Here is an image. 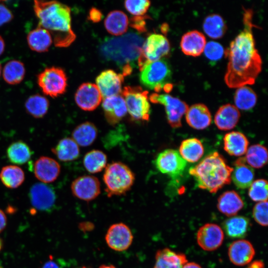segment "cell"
Returning a JSON list of instances; mask_svg holds the SVG:
<instances>
[{"instance_id": "10", "label": "cell", "mask_w": 268, "mask_h": 268, "mask_svg": "<svg viewBox=\"0 0 268 268\" xmlns=\"http://www.w3.org/2000/svg\"><path fill=\"white\" fill-rule=\"evenodd\" d=\"M150 101L165 107L169 124L173 128L182 126L181 119L189 108L186 102L167 94L153 93L149 96Z\"/></svg>"}, {"instance_id": "33", "label": "cell", "mask_w": 268, "mask_h": 268, "mask_svg": "<svg viewBox=\"0 0 268 268\" xmlns=\"http://www.w3.org/2000/svg\"><path fill=\"white\" fill-rule=\"evenodd\" d=\"M250 226L247 217L237 216L226 220L223 228L227 235L232 238H243L246 235Z\"/></svg>"}, {"instance_id": "37", "label": "cell", "mask_w": 268, "mask_h": 268, "mask_svg": "<svg viewBox=\"0 0 268 268\" xmlns=\"http://www.w3.org/2000/svg\"><path fill=\"white\" fill-rule=\"evenodd\" d=\"M27 112L35 118H41L47 113L49 101L47 98L39 94L29 96L25 101Z\"/></svg>"}, {"instance_id": "54", "label": "cell", "mask_w": 268, "mask_h": 268, "mask_svg": "<svg viewBox=\"0 0 268 268\" xmlns=\"http://www.w3.org/2000/svg\"><path fill=\"white\" fill-rule=\"evenodd\" d=\"M2 248V241L1 239L0 238V251L1 250Z\"/></svg>"}, {"instance_id": "21", "label": "cell", "mask_w": 268, "mask_h": 268, "mask_svg": "<svg viewBox=\"0 0 268 268\" xmlns=\"http://www.w3.org/2000/svg\"><path fill=\"white\" fill-rule=\"evenodd\" d=\"M206 43L204 35L201 32L194 30L187 32L182 36L180 46L185 55L197 57L203 52Z\"/></svg>"}, {"instance_id": "45", "label": "cell", "mask_w": 268, "mask_h": 268, "mask_svg": "<svg viewBox=\"0 0 268 268\" xmlns=\"http://www.w3.org/2000/svg\"><path fill=\"white\" fill-rule=\"evenodd\" d=\"M203 51L205 56L211 61L220 59L224 53L222 45L215 41H209L206 43Z\"/></svg>"}, {"instance_id": "28", "label": "cell", "mask_w": 268, "mask_h": 268, "mask_svg": "<svg viewBox=\"0 0 268 268\" xmlns=\"http://www.w3.org/2000/svg\"><path fill=\"white\" fill-rule=\"evenodd\" d=\"M217 206L222 213L231 216L236 214L243 208L244 203L238 193L229 191L220 196Z\"/></svg>"}, {"instance_id": "51", "label": "cell", "mask_w": 268, "mask_h": 268, "mask_svg": "<svg viewBox=\"0 0 268 268\" xmlns=\"http://www.w3.org/2000/svg\"><path fill=\"white\" fill-rule=\"evenodd\" d=\"M182 268H201L198 264L194 263H187Z\"/></svg>"}, {"instance_id": "2", "label": "cell", "mask_w": 268, "mask_h": 268, "mask_svg": "<svg viewBox=\"0 0 268 268\" xmlns=\"http://www.w3.org/2000/svg\"><path fill=\"white\" fill-rule=\"evenodd\" d=\"M34 10L38 26L51 35L56 47H67L75 40L71 29L70 8L57 1L34 0Z\"/></svg>"}, {"instance_id": "15", "label": "cell", "mask_w": 268, "mask_h": 268, "mask_svg": "<svg viewBox=\"0 0 268 268\" xmlns=\"http://www.w3.org/2000/svg\"><path fill=\"white\" fill-rule=\"evenodd\" d=\"M102 98L97 85L91 83H84L80 85L74 97L77 106L87 111L95 110L101 103Z\"/></svg>"}, {"instance_id": "30", "label": "cell", "mask_w": 268, "mask_h": 268, "mask_svg": "<svg viewBox=\"0 0 268 268\" xmlns=\"http://www.w3.org/2000/svg\"><path fill=\"white\" fill-rule=\"evenodd\" d=\"M97 136V129L94 124L89 122L77 126L72 133V138L79 146L86 147L95 141Z\"/></svg>"}, {"instance_id": "13", "label": "cell", "mask_w": 268, "mask_h": 268, "mask_svg": "<svg viewBox=\"0 0 268 268\" xmlns=\"http://www.w3.org/2000/svg\"><path fill=\"white\" fill-rule=\"evenodd\" d=\"M29 196L32 205L40 211H50L56 201V195L53 188L44 183L33 185L30 189Z\"/></svg>"}, {"instance_id": "36", "label": "cell", "mask_w": 268, "mask_h": 268, "mask_svg": "<svg viewBox=\"0 0 268 268\" xmlns=\"http://www.w3.org/2000/svg\"><path fill=\"white\" fill-rule=\"evenodd\" d=\"M0 179L6 187L15 189L23 183L25 174L20 167L15 165H7L1 169Z\"/></svg>"}, {"instance_id": "20", "label": "cell", "mask_w": 268, "mask_h": 268, "mask_svg": "<svg viewBox=\"0 0 268 268\" xmlns=\"http://www.w3.org/2000/svg\"><path fill=\"white\" fill-rule=\"evenodd\" d=\"M255 254L253 245L246 240L234 241L228 249V256L230 261L239 266H244L251 262Z\"/></svg>"}, {"instance_id": "43", "label": "cell", "mask_w": 268, "mask_h": 268, "mask_svg": "<svg viewBox=\"0 0 268 268\" xmlns=\"http://www.w3.org/2000/svg\"><path fill=\"white\" fill-rule=\"evenodd\" d=\"M150 2L146 0H126L125 6L127 10L134 15L140 16L144 14L148 9Z\"/></svg>"}, {"instance_id": "11", "label": "cell", "mask_w": 268, "mask_h": 268, "mask_svg": "<svg viewBox=\"0 0 268 268\" xmlns=\"http://www.w3.org/2000/svg\"><path fill=\"white\" fill-rule=\"evenodd\" d=\"M155 164L160 172L175 178L183 173L187 162L177 150L167 149L158 154Z\"/></svg>"}, {"instance_id": "7", "label": "cell", "mask_w": 268, "mask_h": 268, "mask_svg": "<svg viewBox=\"0 0 268 268\" xmlns=\"http://www.w3.org/2000/svg\"><path fill=\"white\" fill-rule=\"evenodd\" d=\"M127 112L136 121H148L150 114V106L147 91L140 87L126 86L122 91Z\"/></svg>"}, {"instance_id": "50", "label": "cell", "mask_w": 268, "mask_h": 268, "mask_svg": "<svg viewBox=\"0 0 268 268\" xmlns=\"http://www.w3.org/2000/svg\"><path fill=\"white\" fill-rule=\"evenodd\" d=\"M41 268H61L57 262L52 259L46 262L42 266Z\"/></svg>"}, {"instance_id": "55", "label": "cell", "mask_w": 268, "mask_h": 268, "mask_svg": "<svg viewBox=\"0 0 268 268\" xmlns=\"http://www.w3.org/2000/svg\"><path fill=\"white\" fill-rule=\"evenodd\" d=\"M1 64L0 63V75H1Z\"/></svg>"}, {"instance_id": "32", "label": "cell", "mask_w": 268, "mask_h": 268, "mask_svg": "<svg viewBox=\"0 0 268 268\" xmlns=\"http://www.w3.org/2000/svg\"><path fill=\"white\" fill-rule=\"evenodd\" d=\"M179 153L187 162H197L203 155V146L201 141L196 138H190L183 140L179 148Z\"/></svg>"}, {"instance_id": "25", "label": "cell", "mask_w": 268, "mask_h": 268, "mask_svg": "<svg viewBox=\"0 0 268 268\" xmlns=\"http://www.w3.org/2000/svg\"><path fill=\"white\" fill-rule=\"evenodd\" d=\"M187 262L185 255L164 248L157 252L153 268H182Z\"/></svg>"}, {"instance_id": "52", "label": "cell", "mask_w": 268, "mask_h": 268, "mask_svg": "<svg viewBox=\"0 0 268 268\" xmlns=\"http://www.w3.org/2000/svg\"><path fill=\"white\" fill-rule=\"evenodd\" d=\"M5 49V43L2 37L0 35V56L3 53Z\"/></svg>"}, {"instance_id": "46", "label": "cell", "mask_w": 268, "mask_h": 268, "mask_svg": "<svg viewBox=\"0 0 268 268\" xmlns=\"http://www.w3.org/2000/svg\"><path fill=\"white\" fill-rule=\"evenodd\" d=\"M13 18L12 12L3 3H0V27L8 23Z\"/></svg>"}, {"instance_id": "8", "label": "cell", "mask_w": 268, "mask_h": 268, "mask_svg": "<svg viewBox=\"0 0 268 268\" xmlns=\"http://www.w3.org/2000/svg\"><path fill=\"white\" fill-rule=\"evenodd\" d=\"M67 78L60 67H52L45 68L37 76V83L45 95L52 98L63 94L67 87Z\"/></svg>"}, {"instance_id": "4", "label": "cell", "mask_w": 268, "mask_h": 268, "mask_svg": "<svg viewBox=\"0 0 268 268\" xmlns=\"http://www.w3.org/2000/svg\"><path fill=\"white\" fill-rule=\"evenodd\" d=\"M233 170L221 155L214 152L191 168L189 173L195 179L199 188L214 193L230 184Z\"/></svg>"}, {"instance_id": "47", "label": "cell", "mask_w": 268, "mask_h": 268, "mask_svg": "<svg viewBox=\"0 0 268 268\" xmlns=\"http://www.w3.org/2000/svg\"><path fill=\"white\" fill-rule=\"evenodd\" d=\"M145 22L140 17H134L132 20V26L138 30L143 31L145 30Z\"/></svg>"}, {"instance_id": "17", "label": "cell", "mask_w": 268, "mask_h": 268, "mask_svg": "<svg viewBox=\"0 0 268 268\" xmlns=\"http://www.w3.org/2000/svg\"><path fill=\"white\" fill-rule=\"evenodd\" d=\"M124 76L113 70L108 69L102 72L96 78V85L102 98L120 95L122 93V85Z\"/></svg>"}, {"instance_id": "38", "label": "cell", "mask_w": 268, "mask_h": 268, "mask_svg": "<svg viewBox=\"0 0 268 268\" xmlns=\"http://www.w3.org/2000/svg\"><path fill=\"white\" fill-rule=\"evenodd\" d=\"M204 32L213 39L219 38L225 33L227 26L222 17L217 14L207 16L203 23Z\"/></svg>"}, {"instance_id": "35", "label": "cell", "mask_w": 268, "mask_h": 268, "mask_svg": "<svg viewBox=\"0 0 268 268\" xmlns=\"http://www.w3.org/2000/svg\"><path fill=\"white\" fill-rule=\"evenodd\" d=\"M25 75V68L22 62L13 60L8 62L2 69V76L4 80L10 85L20 83Z\"/></svg>"}, {"instance_id": "29", "label": "cell", "mask_w": 268, "mask_h": 268, "mask_svg": "<svg viewBox=\"0 0 268 268\" xmlns=\"http://www.w3.org/2000/svg\"><path fill=\"white\" fill-rule=\"evenodd\" d=\"M52 151L59 160L64 162L76 159L80 152L78 144L72 138L69 137L61 139Z\"/></svg>"}, {"instance_id": "19", "label": "cell", "mask_w": 268, "mask_h": 268, "mask_svg": "<svg viewBox=\"0 0 268 268\" xmlns=\"http://www.w3.org/2000/svg\"><path fill=\"white\" fill-rule=\"evenodd\" d=\"M61 171L59 163L52 158L42 156L34 165L35 177L44 183H52L58 177Z\"/></svg>"}, {"instance_id": "53", "label": "cell", "mask_w": 268, "mask_h": 268, "mask_svg": "<svg viewBox=\"0 0 268 268\" xmlns=\"http://www.w3.org/2000/svg\"><path fill=\"white\" fill-rule=\"evenodd\" d=\"M99 268H116L113 265H102L99 267Z\"/></svg>"}, {"instance_id": "5", "label": "cell", "mask_w": 268, "mask_h": 268, "mask_svg": "<svg viewBox=\"0 0 268 268\" xmlns=\"http://www.w3.org/2000/svg\"><path fill=\"white\" fill-rule=\"evenodd\" d=\"M135 180L134 173L126 164L114 162L106 166L103 181L107 196H121L128 192Z\"/></svg>"}, {"instance_id": "42", "label": "cell", "mask_w": 268, "mask_h": 268, "mask_svg": "<svg viewBox=\"0 0 268 268\" xmlns=\"http://www.w3.org/2000/svg\"><path fill=\"white\" fill-rule=\"evenodd\" d=\"M268 182L265 179L253 182L249 190V196L255 201H265L268 200Z\"/></svg>"}, {"instance_id": "48", "label": "cell", "mask_w": 268, "mask_h": 268, "mask_svg": "<svg viewBox=\"0 0 268 268\" xmlns=\"http://www.w3.org/2000/svg\"><path fill=\"white\" fill-rule=\"evenodd\" d=\"M89 17L93 21L98 22L101 19L102 14L98 9L93 8L90 11Z\"/></svg>"}, {"instance_id": "24", "label": "cell", "mask_w": 268, "mask_h": 268, "mask_svg": "<svg viewBox=\"0 0 268 268\" xmlns=\"http://www.w3.org/2000/svg\"><path fill=\"white\" fill-rule=\"evenodd\" d=\"M245 162V158L237 159L231 174V179L234 184L242 189L250 187L254 178L253 168Z\"/></svg>"}, {"instance_id": "14", "label": "cell", "mask_w": 268, "mask_h": 268, "mask_svg": "<svg viewBox=\"0 0 268 268\" xmlns=\"http://www.w3.org/2000/svg\"><path fill=\"white\" fill-rule=\"evenodd\" d=\"M71 190L76 198L90 201L96 198L100 193V182L93 176H82L72 182Z\"/></svg>"}, {"instance_id": "1", "label": "cell", "mask_w": 268, "mask_h": 268, "mask_svg": "<svg viewBox=\"0 0 268 268\" xmlns=\"http://www.w3.org/2000/svg\"><path fill=\"white\" fill-rule=\"evenodd\" d=\"M243 29L226 49L228 58L224 80L230 88L253 84L262 69V60L255 47L253 11L244 9Z\"/></svg>"}, {"instance_id": "26", "label": "cell", "mask_w": 268, "mask_h": 268, "mask_svg": "<svg viewBox=\"0 0 268 268\" xmlns=\"http://www.w3.org/2000/svg\"><path fill=\"white\" fill-rule=\"evenodd\" d=\"M27 42L30 49L38 53L47 52L53 42L50 33L38 26L29 32Z\"/></svg>"}, {"instance_id": "40", "label": "cell", "mask_w": 268, "mask_h": 268, "mask_svg": "<svg viewBox=\"0 0 268 268\" xmlns=\"http://www.w3.org/2000/svg\"><path fill=\"white\" fill-rule=\"evenodd\" d=\"M257 95L250 87L242 86L238 87L234 95V102L237 108L249 110L256 104Z\"/></svg>"}, {"instance_id": "27", "label": "cell", "mask_w": 268, "mask_h": 268, "mask_svg": "<svg viewBox=\"0 0 268 268\" xmlns=\"http://www.w3.org/2000/svg\"><path fill=\"white\" fill-rule=\"evenodd\" d=\"M224 149L229 155L239 156L246 153L249 141L246 136L239 132L226 134L223 138Z\"/></svg>"}, {"instance_id": "9", "label": "cell", "mask_w": 268, "mask_h": 268, "mask_svg": "<svg viewBox=\"0 0 268 268\" xmlns=\"http://www.w3.org/2000/svg\"><path fill=\"white\" fill-rule=\"evenodd\" d=\"M170 43L166 37L153 33L144 42L137 66L141 70L147 64L161 59L170 51Z\"/></svg>"}, {"instance_id": "3", "label": "cell", "mask_w": 268, "mask_h": 268, "mask_svg": "<svg viewBox=\"0 0 268 268\" xmlns=\"http://www.w3.org/2000/svg\"><path fill=\"white\" fill-rule=\"evenodd\" d=\"M144 39L138 34L130 32L121 36L105 38L99 47L102 57L115 63L122 70V75H129L137 65Z\"/></svg>"}, {"instance_id": "6", "label": "cell", "mask_w": 268, "mask_h": 268, "mask_svg": "<svg viewBox=\"0 0 268 268\" xmlns=\"http://www.w3.org/2000/svg\"><path fill=\"white\" fill-rule=\"evenodd\" d=\"M139 79L146 88L159 92L164 89L169 92L172 88L170 82L172 71L168 62L164 59L150 62L141 70Z\"/></svg>"}, {"instance_id": "16", "label": "cell", "mask_w": 268, "mask_h": 268, "mask_svg": "<svg viewBox=\"0 0 268 268\" xmlns=\"http://www.w3.org/2000/svg\"><path fill=\"white\" fill-rule=\"evenodd\" d=\"M224 234L221 228L213 223H207L201 227L197 235V242L204 250L213 251L222 243Z\"/></svg>"}, {"instance_id": "39", "label": "cell", "mask_w": 268, "mask_h": 268, "mask_svg": "<svg viewBox=\"0 0 268 268\" xmlns=\"http://www.w3.org/2000/svg\"><path fill=\"white\" fill-rule=\"evenodd\" d=\"M107 161V156L103 152L99 150H92L84 155L83 163L88 172L96 173L106 167Z\"/></svg>"}, {"instance_id": "31", "label": "cell", "mask_w": 268, "mask_h": 268, "mask_svg": "<svg viewBox=\"0 0 268 268\" xmlns=\"http://www.w3.org/2000/svg\"><path fill=\"white\" fill-rule=\"evenodd\" d=\"M105 26L107 31L115 36L125 33L128 28L129 19L126 14L120 10L110 12L105 20Z\"/></svg>"}, {"instance_id": "56", "label": "cell", "mask_w": 268, "mask_h": 268, "mask_svg": "<svg viewBox=\"0 0 268 268\" xmlns=\"http://www.w3.org/2000/svg\"></svg>"}, {"instance_id": "49", "label": "cell", "mask_w": 268, "mask_h": 268, "mask_svg": "<svg viewBox=\"0 0 268 268\" xmlns=\"http://www.w3.org/2000/svg\"><path fill=\"white\" fill-rule=\"evenodd\" d=\"M6 222V217L5 213L0 209V232L5 228Z\"/></svg>"}, {"instance_id": "12", "label": "cell", "mask_w": 268, "mask_h": 268, "mask_svg": "<svg viewBox=\"0 0 268 268\" xmlns=\"http://www.w3.org/2000/svg\"><path fill=\"white\" fill-rule=\"evenodd\" d=\"M134 236L131 230L126 224L120 222L112 224L105 235V241L111 249L123 252L127 250L132 244Z\"/></svg>"}, {"instance_id": "57", "label": "cell", "mask_w": 268, "mask_h": 268, "mask_svg": "<svg viewBox=\"0 0 268 268\" xmlns=\"http://www.w3.org/2000/svg\"></svg>"}, {"instance_id": "44", "label": "cell", "mask_w": 268, "mask_h": 268, "mask_svg": "<svg viewBox=\"0 0 268 268\" xmlns=\"http://www.w3.org/2000/svg\"><path fill=\"white\" fill-rule=\"evenodd\" d=\"M253 216L255 221L263 226L268 225V201H260L253 208Z\"/></svg>"}, {"instance_id": "41", "label": "cell", "mask_w": 268, "mask_h": 268, "mask_svg": "<svg viewBox=\"0 0 268 268\" xmlns=\"http://www.w3.org/2000/svg\"><path fill=\"white\" fill-rule=\"evenodd\" d=\"M245 159L251 167L262 168L267 163V149L261 144L252 145L247 149Z\"/></svg>"}, {"instance_id": "22", "label": "cell", "mask_w": 268, "mask_h": 268, "mask_svg": "<svg viewBox=\"0 0 268 268\" xmlns=\"http://www.w3.org/2000/svg\"><path fill=\"white\" fill-rule=\"evenodd\" d=\"M188 124L197 130L208 127L211 122V114L208 108L201 103L195 104L190 107L186 113Z\"/></svg>"}, {"instance_id": "18", "label": "cell", "mask_w": 268, "mask_h": 268, "mask_svg": "<svg viewBox=\"0 0 268 268\" xmlns=\"http://www.w3.org/2000/svg\"><path fill=\"white\" fill-rule=\"evenodd\" d=\"M102 108L107 122L111 125L120 122L127 113L125 101L120 95L104 98Z\"/></svg>"}, {"instance_id": "23", "label": "cell", "mask_w": 268, "mask_h": 268, "mask_svg": "<svg viewBox=\"0 0 268 268\" xmlns=\"http://www.w3.org/2000/svg\"><path fill=\"white\" fill-rule=\"evenodd\" d=\"M240 117L239 111L235 106L226 104L221 106L216 112L214 122L219 130H230L236 126Z\"/></svg>"}, {"instance_id": "34", "label": "cell", "mask_w": 268, "mask_h": 268, "mask_svg": "<svg viewBox=\"0 0 268 268\" xmlns=\"http://www.w3.org/2000/svg\"><path fill=\"white\" fill-rule=\"evenodd\" d=\"M32 151L24 142L19 140L12 143L6 150L7 158L12 163L25 164L31 158Z\"/></svg>"}]
</instances>
